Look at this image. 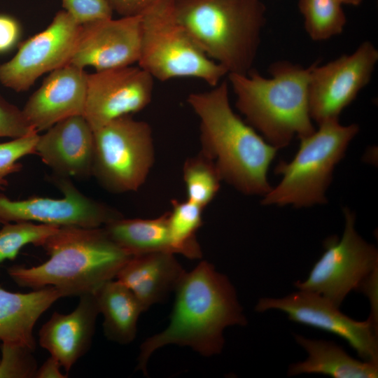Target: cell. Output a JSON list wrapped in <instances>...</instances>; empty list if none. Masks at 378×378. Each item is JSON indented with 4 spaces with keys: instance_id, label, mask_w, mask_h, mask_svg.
Here are the masks:
<instances>
[{
    "instance_id": "83f0119b",
    "label": "cell",
    "mask_w": 378,
    "mask_h": 378,
    "mask_svg": "<svg viewBox=\"0 0 378 378\" xmlns=\"http://www.w3.org/2000/svg\"><path fill=\"white\" fill-rule=\"evenodd\" d=\"M0 378H33L38 368L33 350L17 344L1 343Z\"/></svg>"
},
{
    "instance_id": "ac0fdd59",
    "label": "cell",
    "mask_w": 378,
    "mask_h": 378,
    "mask_svg": "<svg viewBox=\"0 0 378 378\" xmlns=\"http://www.w3.org/2000/svg\"><path fill=\"white\" fill-rule=\"evenodd\" d=\"M99 314L95 294H85L72 312H53L40 328L39 345L58 360L66 374L90 349Z\"/></svg>"
},
{
    "instance_id": "30bf717a",
    "label": "cell",
    "mask_w": 378,
    "mask_h": 378,
    "mask_svg": "<svg viewBox=\"0 0 378 378\" xmlns=\"http://www.w3.org/2000/svg\"><path fill=\"white\" fill-rule=\"evenodd\" d=\"M377 61V49L364 41L351 54L323 65L314 63L309 83L312 120L318 125L339 120L341 113L370 82Z\"/></svg>"
},
{
    "instance_id": "52a82bcc",
    "label": "cell",
    "mask_w": 378,
    "mask_h": 378,
    "mask_svg": "<svg viewBox=\"0 0 378 378\" xmlns=\"http://www.w3.org/2000/svg\"><path fill=\"white\" fill-rule=\"evenodd\" d=\"M174 1L162 0L141 14L138 66L162 82L192 78L215 87L227 71L200 48L178 21Z\"/></svg>"
},
{
    "instance_id": "ffe728a7",
    "label": "cell",
    "mask_w": 378,
    "mask_h": 378,
    "mask_svg": "<svg viewBox=\"0 0 378 378\" xmlns=\"http://www.w3.org/2000/svg\"><path fill=\"white\" fill-rule=\"evenodd\" d=\"M65 298L53 286L22 293L0 286V342L17 344L34 351V327L41 316L57 300Z\"/></svg>"
},
{
    "instance_id": "7402d4cb",
    "label": "cell",
    "mask_w": 378,
    "mask_h": 378,
    "mask_svg": "<svg viewBox=\"0 0 378 378\" xmlns=\"http://www.w3.org/2000/svg\"><path fill=\"white\" fill-rule=\"evenodd\" d=\"M94 294L107 339L120 344L132 342L139 316L144 312L135 295L115 279L104 284Z\"/></svg>"
},
{
    "instance_id": "5bb4252c",
    "label": "cell",
    "mask_w": 378,
    "mask_h": 378,
    "mask_svg": "<svg viewBox=\"0 0 378 378\" xmlns=\"http://www.w3.org/2000/svg\"><path fill=\"white\" fill-rule=\"evenodd\" d=\"M153 85L154 78L139 66L88 74L83 115L94 131L113 120L132 115L150 103Z\"/></svg>"
},
{
    "instance_id": "9a60e30c",
    "label": "cell",
    "mask_w": 378,
    "mask_h": 378,
    "mask_svg": "<svg viewBox=\"0 0 378 378\" xmlns=\"http://www.w3.org/2000/svg\"><path fill=\"white\" fill-rule=\"evenodd\" d=\"M141 36V14L83 24L69 64L96 71L133 65L139 59Z\"/></svg>"
},
{
    "instance_id": "4fadbf2b",
    "label": "cell",
    "mask_w": 378,
    "mask_h": 378,
    "mask_svg": "<svg viewBox=\"0 0 378 378\" xmlns=\"http://www.w3.org/2000/svg\"><path fill=\"white\" fill-rule=\"evenodd\" d=\"M62 198L34 196L13 200L0 194V223L28 221L58 227H102L123 216L82 193L68 178L54 176Z\"/></svg>"
},
{
    "instance_id": "44dd1931",
    "label": "cell",
    "mask_w": 378,
    "mask_h": 378,
    "mask_svg": "<svg viewBox=\"0 0 378 378\" xmlns=\"http://www.w3.org/2000/svg\"><path fill=\"white\" fill-rule=\"evenodd\" d=\"M307 358L289 365L288 375L321 374L333 378H377L378 364L357 360L332 341L313 340L295 335Z\"/></svg>"
},
{
    "instance_id": "8992f818",
    "label": "cell",
    "mask_w": 378,
    "mask_h": 378,
    "mask_svg": "<svg viewBox=\"0 0 378 378\" xmlns=\"http://www.w3.org/2000/svg\"><path fill=\"white\" fill-rule=\"evenodd\" d=\"M318 130L300 139L299 149L290 162L281 161L274 169L281 181L262 197L264 206L309 207L328 202L326 191L336 165L359 131L356 124L339 120L318 125Z\"/></svg>"
},
{
    "instance_id": "f1b7e54d",
    "label": "cell",
    "mask_w": 378,
    "mask_h": 378,
    "mask_svg": "<svg viewBox=\"0 0 378 378\" xmlns=\"http://www.w3.org/2000/svg\"><path fill=\"white\" fill-rule=\"evenodd\" d=\"M38 132L34 131L27 135L0 143V189L8 185L6 177L21 170L18 160L28 155L36 154L35 147Z\"/></svg>"
},
{
    "instance_id": "2e32d148",
    "label": "cell",
    "mask_w": 378,
    "mask_h": 378,
    "mask_svg": "<svg viewBox=\"0 0 378 378\" xmlns=\"http://www.w3.org/2000/svg\"><path fill=\"white\" fill-rule=\"evenodd\" d=\"M87 76L84 69L71 64L51 71L22 109L29 126L39 132L69 117L83 115Z\"/></svg>"
},
{
    "instance_id": "1f68e13d",
    "label": "cell",
    "mask_w": 378,
    "mask_h": 378,
    "mask_svg": "<svg viewBox=\"0 0 378 378\" xmlns=\"http://www.w3.org/2000/svg\"><path fill=\"white\" fill-rule=\"evenodd\" d=\"M21 35L20 22L12 16L0 14V53L13 48L19 43Z\"/></svg>"
},
{
    "instance_id": "f546056e",
    "label": "cell",
    "mask_w": 378,
    "mask_h": 378,
    "mask_svg": "<svg viewBox=\"0 0 378 378\" xmlns=\"http://www.w3.org/2000/svg\"><path fill=\"white\" fill-rule=\"evenodd\" d=\"M62 7L80 25L111 18L113 13L106 0H62Z\"/></svg>"
},
{
    "instance_id": "603a6c76",
    "label": "cell",
    "mask_w": 378,
    "mask_h": 378,
    "mask_svg": "<svg viewBox=\"0 0 378 378\" xmlns=\"http://www.w3.org/2000/svg\"><path fill=\"white\" fill-rule=\"evenodd\" d=\"M169 211L154 218L114 219L103 226L109 237L130 255L172 252Z\"/></svg>"
},
{
    "instance_id": "3957f363",
    "label": "cell",
    "mask_w": 378,
    "mask_h": 378,
    "mask_svg": "<svg viewBox=\"0 0 378 378\" xmlns=\"http://www.w3.org/2000/svg\"><path fill=\"white\" fill-rule=\"evenodd\" d=\"M40 246L48 260L30 267L12 266L7 273L20 287L53 286L65 297L95 293L115 279L132 256L109 237L103 226L59 227Z\"/></svg>"
},
{
    "instance_id": "4316f807",
    "label": "cell",
    "mask_w": 378,
    "mask_h": 378,
    "mask_svg": "<svg viewBox=\"0 0 378 378\" xmlns=\"http://www.w3.org/2000/svg\"><path fill=\"white\" fill-rule=\"evenodd\" d=\"M58 227L28 221L4 224L0 228V265L6 260H14L21 248L28 244L40 246Z\"/></svg>"
},
{
    "instance_id": "e0dca14e",
    "label": "cell",
    "mask_w": 378,
    "mask_h": 378,
    "mask_svg": "<svg viewBox=\"0 0 378 378\" xmlns=\"http://www.w3.org/2000/svg\"><path fill=\"white\" fill-rule=\"evenodd\" d=\"M94 146V130L83 115H77L39 135L35 150L54 176L82 179L92 176Z\"/></svg>"
},
{
    "instance_id": "7a4b0ae2",
    "label": "cell",
    "mask_w": 378,
    "mask_h": 378,
    "mask_svg": "<svg viewBox=\"0 0 378 378\" xmlns=\"http://www.w3.org/2000/svg\"><path fill=\"white\" fill-rule=\"evenodd\" d=\"M228 87L223 80L187 98L200 120V152L214 162L222 181L244 195L263 197L272 188L267 172L278 149L234 112Z\"/></svg>"
},
{
    "instance_id": "836d02e7",
    "label": "cell",
    "mask_w": 378,
    "mask_h": 378,
    "mask_svg": "<svg viewBox=\"0 0 378 378\" xmlns=\"http://www.w3.org/2000/svg\"><path fill=\"white\" fill-rule=\"evenodd\" d=\"M60 363L52 356H50L43 363L37 368L35 378H66V374L62 372Z\"/></svg>"
},
{
    "instance_id": "4dcf8cb0",
    "label": "cell",
    "mask_w": 378,
    "mask_h": 378,
    "mask_svg": "<svg viewBox=\"0 0 378 378\" xmlns=\"http://www.w3.org/2000/svg\"><path fill=\"white\" fill-rule=\"evenodd\" d=\"M34 131L27 122L22 109L0 95V137L15 139Z\"/></svg>"
},
{
    "instance_id": "484cf974",
    "label": "cell",
    "mask_w": 378,
    "mask_h": 378,
    "mask_svg": "<svg viewBox=\"0 0 378 378\" xmlns=\"http://www.w3.org/2000/svg\"><path fill=\"white\" fill-rule=\"evenodd\" d=\"M337 0H299L304 28L314 41H324L342 32L346 22Z\"/></svg>"
},
{
    "instance_id": "d6986e66",
    "label": "cell",
    "mask_w": 378,
    "mask_h": 378,
    "mask_svg": "<svg viewBox=\"0 0 378 378\" xmlns=\"http://www.w3.org/2000/svg\"><path fill=\"white\" fill-rule=\"evenodd\" d=\"M186 272L169 252L132 255L115 279L125 286L147 310L175 291Z\"/></svg>"
},
{
    "instance_id": "277c9868",
    "label": "cell",
    "mask_w": 378,
    "mask_h": 378,
    "mask_svg": "<svg viewBox=\"0 0 378 378\" xmlns=\"http://www.w3.org/2000/svg\"><path fill=\"white\" fill-rule=\"evenodd\" d=\"M309 67L281 61L270 68V78L252 69L246 74H229L236 106L249 125L278 150L312 134L309 107Z\"/></svg>"
},
{
    "instance_id": "d6a6232c",
    "label": "cell",
    "mask_w": 378,
    "mask_h": 378,
    "mask_svg": "<svg viewBox=\"0 0 378 378\" xmlns=\"http://www.w3.org/2000/svg\"><path fill=\"white\" fill-rule=\"evenodd\" d=\"M112 10L121 17L142 14L162 0H106Z\"/></svg>"
},
{
    "instance_id": "e575fe53",
    "label": "cell",
    "mask_w": 378,
    "mask_h": 378,
    "mask_svg": "<svg viewBox=\"0 0 378 378\" xmlns=\"http://www.w3.org/2000/svg\"><path fill=\"white\" fill-rule=\"evenodd\" d=\"M342 4H348L351 6H358L359 5L362 0H337Z\"/></svg>"
},
{
    "instance_id": "ba28073f",
    "label": "cell",
    "mask_w": 378,
    "mask_h": 378,
    "mask_svg": "<svg viewBox=\"0 0 378 378\" xmlns=\"http://www.w3.org/2000/svg\"><path fill=\"white\" fill-rule=\"evenodd\" d=\"M92 176L109 192L138 190L155 161L150 125L125 115L94 131Z\"/></svg>"
},
{
    "instance_id": "9c48e42d",
    "label": "cell",
    "mask_w": 378,
    "mask_h": 378,
    "mask_svg": "<svg viewBox=\"0 0 378 378\" xmlns=\"http://www.w3.org/2000/svg\"><path fill=\"white\" fill-rule=\"evenodd\" d=\"M344 229L342 237L333 235L324 241L325 251L308 277L297 281V289L315 293L340 308L346 297L358 290L378 273V251L355 227L356 214L343 208Z\"/></svg>"
},
{
    "instance_id": "5b68a950",
    "label": "cell",
    "mask_w": 378,
    "mask_h": 378,
    "mask_svg": "<svg viewBox=\"0 0 378 378\" xmlns=\"http://www.w3.org/2000/svg\"><path fill=\"white\" fill-rule=\"evenodd\" d=\"M174 10L195 43L227 74L253 69L265 23L261 0H174Z\"/></svg>"
},
{
    "instance_id": "7c38bea8",
    "label": "cell",
    "mask_w": 378,
    "mask_h": 378,
    "mask_svg": "<svg viewBox=\"0 0 378 378\" xmlns=\"http://www.w3.org/2000/svg\"><path fill=\"white\" fill-rule=\"evenodd\" d=\"M255 309H277L292 321L335 334L346 340L363 360L378 364L377 326L370 318L358 321L349 318L318 294L298 289L279 298H261Z\"/></svg>"
},
{
    "instance_id": "8fae6325",
    "label": "cell",
    "mask_w": 378,
    "mask_h": 378,
    "mask_svg": "<svg viewBox=\"0 0 378 378\" xmlns=\"http://www.w3.org/2000/svg\"><path fill=\"white\" fill-rule=\"evenodd\" d=\"M80 29L69 13L59 10L45 29L21 43L16 54L0 64V83L24 92L43 74L69 64Z\"/></svg>"
},
{
    "instance_id": "6da1fadb",
    "label": "cell",
    "mask_w": 378,
    "mask_h": 378,
    "mask_svg": "<svg viewBox=\"0 0 378 378\" xmlns=\"http://www.w3.org/2000/svg\"><path fill=\"white\" fill-rule=\"evenodd\" d=\"M174 292L168 326L140 346L136 369L145 375L148 360L158 349L176 344L214 356L222 351L226 328L247 324L234 286L206 260L186 272Z\"/></svg>"
},
{
    "instance_id": "cb8c5ba5",
    "label": "cell",
    "mask_w": 378,
    "mask_h": 378,
    "mask_svg": "<svg viewBox=\"0 0 378 378\" xmlns=\"http://www.w3.org/2000/svg\"><path fill=\"white\" fill-rule=\"evenodd\" d=\"M168 225L172 252L190 259L202 258L197 232L202 225L204 209L188 201L172 200Z\"/></svg>"
},
{
    "instance_id": "d4e9b609",
    "label": "cell",
    "mask_w": 378,
    "mask_h": 378,
    "mask_svg": "<svg viewBox=\"0 0 378 378\" xmlns=\"http://www.w3.org/2000/svg\"><path fill=\"white\" fill-rule=\"evenodd\" d=\"M183 179L186 200L203 209L214 199L222 181L214 162L202 152L185 161Z\"/></svg>"
}]
</instances>
